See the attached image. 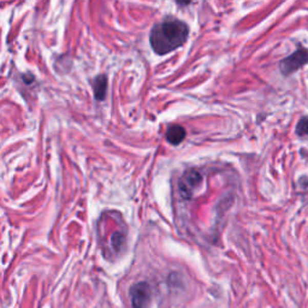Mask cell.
<instances>
[{
  "label": "cell",
  "mask_w": 308,
  "mask_h": 308,
  "mask_svg": "<svg viewBox=\"0 0 308 308\" xmlns=\"http://www.w3.org/2000/svg\"><path fill=\"white\" fill-rule=\"evenodd\" d=\"M189 35V28L184 22L176 18H165L152 29L151 46L157 54L164 55L183 46Z\"/></svg>",
  "instance_id": "1"
},
{
  "label": "cell",
  "mask_w": 308,
  "mask_h": 308,
  "mask_svg": "<svg viewBox=\"0 0 308 308\" xmlns=\"http://www.w3.org/2000/svg\"><path fill=\"white\" fill-rule=\"evenodd\" d=\"M202 179L201 172L195 170V169H190V170L186 171L178 181L179 195L184 200L192 199L196 190L201 186Z\"/></svg>",
  "instance_id": "2"
},
{
  "label": "cell",
  "mask_w": 308,
  "mask_h": 308,
  "mask_svg": "<svg viewBox=\"0 0 308 308\" xmlns=\"http://www.w3.org/2000/svg\"><path fill=\"white\" fill-rule=\"evenodd\" d=\"M306 64H308V50L307 48H300V50L281 60L279 70H281L283 76H289Z\"/></svg>",
  "instance_id": "3"
},
{
  "label": "cell",
  "mask_w": 308,
  "mask_h": 308,
  "mask_svg": "<svg viewBox=\"0 0 308 308\" xmlns=\"http://www.w3.org/2000/svg\"><path fill=\"white\" fill-rule=\"evenodd\" d=\"M130 300L133 308H148L152 301V289L147 282H138L131 286Z\"/></svg>",
  "instance_id": "4"
},
{
  "label": "cell",
  "mask_w": 308,
  "mask_h": 308,
  "mask_svg": "<svg viewBox=\"0 0 308 308\" xmlns=\"http://www.w3.org/2000/svg\"><path fill=\"white\" fill-rule=\"evenodd\" d=\"M186 129L181 126H171L166 131V140L171 145H179L186 138Z\"/></svg>",
  "instance_id": "5"
},
{
  "label": "cell",
  "mask_w": 308,
  "mask_h": 308,
  "mask_svg": "<svg viewBox=\"0 0 308 308\" xmlns=\"http://www.w3.org/2000/svg\"><path fill=\"white\" fill-rule=\"evenodd\" d=\"M94 95L96 100H104L107 91V78L106 76L100 75L94 81Z\"/></svg>",
  "instance_id": "6"
},
{
  "label": "cell",
  "mask_w": 308,
  "mask_h": 308,
  "mask_svg": "<svg viewBox=\"0 0 308 308\" xmlns=\"http://www.w3.org/2000/svg\"><path fill=\"white\" fill-rule=\"evenodd\" d=\"M295 133L297 136H306L308 135V117H303L297 123Z\"/></svg>",
  "instance_id": "7"
},
{
  "label": "cell",
  "mask_w": 308,
  "mask_h": 308,
  "mask_svg": "<svg viewBox=\"0 0 308 308\" xmlns=\"http://www.w3.org/2000/svg\"><path fill=\"white\" fill-rule=\"evenodd\" d=\"M111 240H112L113 248H115L116 251H119V249L123 247L126 238H124V236L122 234L116 233V234H113V236H112V238H111Z\"/></svg>",
  "instance_id": "8"
}]
</instances>
